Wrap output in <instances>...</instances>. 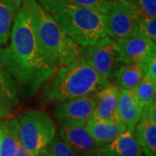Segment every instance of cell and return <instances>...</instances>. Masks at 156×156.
Segmentation results:
<instances>
[{"label":"cell","instance_id":"obj_14","mask_svg":"<svg viewBox=\"0 0 156 156\" xmlns=\"http://www.w3.org/2000/svg\"><path fill=\"white\" fill-rule=\"evenodd\" d=\"M95 107L92 116L101 120L116 118V109L120 96V89L111 83L101 89L94 95Z\"/></svg>","mask_w":156,"mask_h":156},{"label":"cell","instance_id":"obj_25","mask_svg":"<svg viewBox=\"0 0 156 156\" xmlns=\"http://www.w3.org/2000/svg\"><path fill=\"white\" fill-rule=\"evenodd\" d=\"M140 65L143 69L144 76L149 78L153 82L156 83V53L152 55Z\"/></svg>","mask_w":156,"mask_h":156},{"label":"cell","instance_id":"obj_22","mask_svg":"<svg viewBox=\"0 0 156 156\" xmlns=\"http://www.w3.org/2000/svg\"><path fill=\"white\" fill-rule=\"evenodd\" d=\"M76 5L85 7L101 14H108L111 9L113 1L108 0H63Z\"/></svg>","mask_w":156,"mask_h":156},{"label":"cell","instance_id":"obj_4","mask_svg":"<svg viewBox=\"0 0 156 156\" xmlns=\"http://www.w3.org/2000/svg\"><path fill=\"white\" fill-rule=\"evenodd\" d=\"M110 84L83 57L79 56L69 63L59 67L45 89V95L50 101L60 102L93 95Z\"/></svg>","mask_w":156,"mask_h":156},{"label":"cell","instance_id":"obj_15","mask_svg":"<svg viewBox=\"0 0 156 156\" xmlns=\"http://www.w3.org/2000/svg\"><path fill=\"white\" fill-rule=\"evenodd\" d=\"M100 150L104 156H144L134 133L128 130Z\"/></svg>","mask_w":156,"mask_h":156},{"label":"cell","instance_id":"obj_1","mask_svg":"<svg viewBox=\"0 0 156 156\" xmlns=\"http://www.w3.org/2000/svg\"><path fill=\"white\" fill-rule=\"evenodd\" d=\"M8 47H0V66L28 95L54 76L56 69L44 59L36 41L28 8L23 0L12 24Z\"/></svg>","mask_w":156,"mask_h":156},{"label":"cell","instance_id":"obj_24","mask_svg":"<svg viewBox=\"0 0 156 156\" xmlns=\"http://www.w3.org/2000/svg\"><path fill=\"white\" fill-rule=\"evenodd\" d=\"M139 17H155L156 0H132Z\"/></svg>","mask_w":156,"mask_h":156},{"label":"cell","instance_id":"obj_5","mask_svg":"<svg viewBox=\"0 0 156 156\" xmlns=\"http://www.w3.org/2000/svg\"><path fill=\"white\" fill-rule=\"evenodd\" d=\"M22 146L33 156H42L56 136L53 120L44 111L26 110L17 119Z\"/></svg>","mask_w":156,"mask_h":156},{"label":"cell","instance_id":"obj_8","mask_svg":"<svg viewBox=\"0 0 156 156\" xmlns=\"http://www.w3.org/2000/svg\"><path fill=\"white\" fill-rule=\"evenodd\" d=\"M95 107L94 95L60 101L53 109L59 126L84 127L92 116Z\"/></svg>","mask_w":156,"mask_h":156},{"label":"cell","instance_id":"obj_26","mask_svg":"<svg viewBox=\"0 0 156 156\" xmlns=\"http://www.w3.org/2000/svg\"><path fill=\"white\" fill-rule=\"evenodd\" d=\"M13 156H33L31 155L30 153H29L28 151L26 150L22 146V144H20V145L18 146V147H17V149L15 152V154H14V155Z\"/></svg>","mask_w":156,"mask_h":156},{"label":"cell","instance_id":"obj_27","mask_svg":"<svg viewBox=\"0 0 156 156\" xmlns=\"http://www.w3.org/2000/svg\"><path fill=\"white\" fill-rule=\"evenodd\" d=\"M88 156H104V155L101 154V150L99 149V150L95 151V152L92 153L91 154H89V155H88Z\"/></svg>","mask_w":156,"mask_h":156},{"label":"cell","instance_id":"obj_3","mask_svg":"<svg viewBox=\"0 0 156 156\" xmlns=\"http://www.w3.org/2000/svg\"><path fill=\"white\" fill-rule=\"evenodd\" d=\"M56 21L62 31L85 47L106 37L105 14L63 0H37Z\"/></svg>","mask_w":156,"mask_h":156},{"label":"cell","instance_id":"obj_6","mask_svg":"<svg viewBox=\"0 0 156 156\" xmlns=\"http://www.w3.org/2000/svg\"><path fill=\"white\" fill-rule=\"evenodd\" d=\"M79 56L83 57L96 72L110 83L115 80L118 68L122 64L118 61L116 41L108 36L93 44L81 46Z\"/></svg>","mask_w":156,"mask_h":156},{"label":"cell","instance_id":"obj_11","mask_svg":"<svg viewBox=\"0 0 156 156\" xmlns=\"http://www.w3.org/2000/svg\"><path fill=\"white\" fill-rule=\"evenodd\" d=\"M59 137L76 156H88L100 149L84 127L60 126Z\"/></svg>","mask_w":156,"mask_h":156},{"label":"cell","instance_id":"obj_12","mask_svg":"<svg viewBox=\"0 0 156 156\" xmlns=\"http://www.w3.org/2000/svg\"><path fill=\"white\" fill-rule=\"evenodd\" d=\"M142 108L136 99L134 89H120L116 109V118L126 126L129 132H134L140 120Z\"/></svg>","mask_w":156,"mask_h":156},{"label":"cell","instance_id":"obj_21","mask_svg":"<svg viewBox=\"0 0 156 156\" xmlns=\"http://www.w3.org/2000/svg\"><path fill=\"white\" fill-rule=\"evenodd\" d=\"M136 36L147 39L153 43L156 42V18L155 17H139Z\"/></svg>","mask_w":156,"mask_h":156},{"label":"cell","instance_id":"obj_18","mask_svg":"<svg viewBox=\"0 0 156 156\" xmlns=\"http://www.w3.org/2000/svg\"><path fill=\"white\" fill-rule=\"evenodd\" d=\"M23 0H0V47L10 39L12 24Z\"/></svg>","mask_w":156,"mask_h":156},{"label":"cell","instance_id":"obj_28","mask_svg":"<svg viewBox=\"0 0 156 156\" xmlns=\"http://www.w3.org/2000/svg\"><path fill=\"white\" fill-rule=\"evenodd\" d=\"M108 1H115V0H108Z\"/></svg>","mask_w":156,"mask_h":156},{"label":"cell","instance_id":"obj_29","mask_svg":"<svg viewBox=\"0 0 156 156\" xmlns=\"http://www.w3.org/2000/svg\"><path fill=\"white\" fill-rule=\"evenodd\" d=\"M129 1H132V0H129Z\"/></svg>","mask_w":156,"mask_h":156},{"label":"cell","instance_id":"obj_17","mask_svg":"<svg viewBox=\"0 0 156 156\" xmlns=\"http://www.w3.org/2000/svg\"><path fill=\"white\" fill-rule=\"evenodd\" d=\"M21 144L17 119L0 122V156H13Z\"/></svg>","mask_w":156,"mask_h":156},{"label":"cell","instance_id":"obj_16","mask_svg":"<svg viewBox=\"0 0 156 156\" xmlns=\"http://www.w3.org/2000/svg\"><path fill=\"white\" fill-rule=\"evenodd\" d=\"M134 133L143 155L156 156V121L140 117Z\"/></svg>","mask_w":156,"mask_h":156},{"label":"cell","instance_id":"obj_13","mask_svg":"<svg viewBox=\"0 0 156 156\" xmlns=\"http://www.w3.org/2000/svg\"><path fill=\"white\" fill-rule=\"evenodd\" d=\"M22 89L9 73L0 66V120L20 103Z\"/></svg>","mask_w":156,"mask_h":156},{"label":"cell","instance_id":"obj_19","mask_svg":"<svg viewBox=\"0 0 156 156\" xmlns=\"http://www.w3.org/2000/svg\"><path fill=\"white\" fill-rule=\"evenodd\" d=\"M143 76V69L140 63H122L118 68L115 79L119 89L133 90Z\"/></svg>","mask_w":156,"mask_h":156},{"label":"cell","instance_id":"obj_10","mask_svg":"<svg viewBox=\"0 0 156 156\" xmlns=\"http://www.w3.org/2000/svg\"><path fill=\"white\" fill-rule=\"evenodd\" d=\"M84 128L100 148L127 131L126 126L117 118L101 120L91 116L84 125Z\"/></svg>","mask_w":156,"mask_h":156},{"label":"cell","instance_id":"obj_7","mask_svg":"<svg viewBox=\"0 0 156 156\" xmlns=\"http://www.w3.org/2000/svg\"><path fill=\"white\" fill-rule=\"evenodd\" d=\"M139 17L132 1L115 0L111 9L105 14V32L114 40L128 38L136 36Z\"/></svg>","mask_w":156,"mask_h":156},{"label":"cell","instance_id":"obj_9","mask_svg":"<svg viewBox=\"0 0 156 156\" xmlns=\"http://www.w3.org/2000/svg\"><path fill=\"white\" fill-rule=\"evenodd\" d=\"M116 41L118 61L121 63H143L156 53L155 43L139 36Z\"/></svg>","mask_w":156,"mask_h":156},{"label":"cell","instance_id":"obj_20","mask_svg":"<svg viewBox=\"0 0 156 156\" xmlns=\"http://www.w3.org/2000/svg\"><path fill=\"white\" fill-rule=\"evenodd\" d=\"M134 91L140 106L143 108L155 101L156 83L149 78L143 76Z\"/></svg>","mask_w":156,"mask_h":156},{"label":"cell","instance_id":"obj_23","mask_svg":"<svg viewBox=\"0 0 156 156\" xmlns=\"http://www.w3.org/2000/svg\"><path fill=\"white\" fill-rule=\"evenodd\" d=\"M42 156H76L59 136L51 141Z\"/></svg>","mask_w":156,"mask_h":156},{"label":"cell","instance_id":"obj_2","mask_svg":"<svg viewBox=\"0 0 156 156\" xmlns=\"http://www.w3.org/2000/svg\"><path fill=\"white\" fill-rule=\"evenodd\" d=\"M28 8L39 51L51 67H61L80 55L81 46L62 31L37 0H23Z\"/></svg>","mask_w":156,"mask_h":156}]
</instances>
